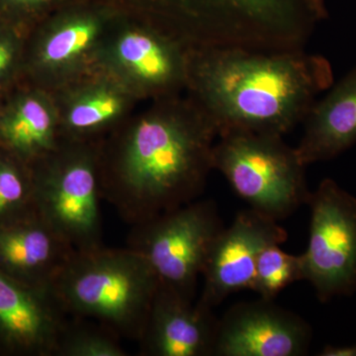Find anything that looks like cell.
Returning <instances> with one entry per match:
<instances>
[{
  "instance_id": "cell-8",
  "label": "cell",
  "mask_w": 356,
  "mask_h": 356,
  "mask_svg": "<svg viewBox=\"0 0 356 356\" xmlns=\"http://www.w3.org/2000/svg\"><path fill=\"white\" fill-rule=\"evenodd\" d=\"M98 46L92 69L123 84L136 97L175 95L188 81L189 49L143 20L117 23Z\"/></svg>"
},
{
  "instance_id": "cell-16",
  "label": "cell",
  "mask_w": 356,
  "mask_h": 356,
  "mask_svg": "<svg viewBox=\"0 0 356 356\" xmlns=\"http://www.w3.org/2000/svg\"><path fill=\"white\" fill-rule=\"evenodd\" d=\"M62 139L92 140V136L120 120L135 95L102 70L92 69L58 88Z\"/></svg>"
},
{
  "instance_id": "cell-7",
  "label": "cell",
  "mask_w": 356,
  "mask_h": 356,
  "mask_svg": "<svg viewBox=\"0 0 356 356\" xmlns=\"http://www.w3.org/2000/svg\"><path fill=\"white\" fill-rule=\"evenodd\" d=\"M222 228L213 201L194 200L134 225L127 247L149 262L161 284L193 300L211 245Z\"/></svg>"
},
{
  "instance_id": "cell-21",
  "label": "cell",
  "mask_w": 356,
  "mask_h": 356,
  "mask_svg": "<svg viewBox=\"0 0 356 356\" xmlns=\"http://www.w3.org/2000/svg\"><path fill=\"white\" fill-rule=\"evenodd\" d=\"M280 245L274 243L264 248L255 266L252 290L270 301L289 285L304 280L301 255L288 254Z\"/></svg>"
},
{
  "instance_id": "cell-4",
  "label": "cell",
  "mask_w": 356,
  "mask_h": 356,
  "mask_svg": "<svg viewBox=\"0 0 356 356\" xmlns=\"http://www.w3.org/2000/svg\"><path fill=\"white\" fill-rule=\"evenodd\" d=\"M159 280L149 262L130 248L102 245L76 250L49 291L65 315L99 323L139 341Z\"/></svg>"
},
{
  "instance_id": "cell-24",
  "label": "cell",
  "mask_w": 356,
  "mask_h": 356,
  "mask_svg": "<svg viewBox=\"0 0 356 356\" xmlns=\"http://www.w3.org/2000/svg\"><path fill=\"white\" fill-rule=\"evenodd\" d=\"M320 356H356V344L353 346H325L318 353Z\"/></svg>"
},
{
  "instance_id": "cell-2",
  "label": "cell",
  "mask_w": 356,
  "mask_h": 356,
  "mask_svg": "<svg viewBox=\"0 0 356 356\" xmlns=\"http://www.w3.org/2000/svg\"><path fill=\"white\" fill-rule=\"evenodd\" d=\"M188 56L186 88L219 136L248 131L283 137L334 83L329 60L305 50L189 49Z\"/></svg>"
},
{
  "instance_id": "cell-25",
  "label": "cell",
  "mask_w": 356,
  "mask_h": 356,
  "mask_svg": "<svg viewBox=\"0 0 356 356\" xmlns=\"http://www.w3.org/2000/svg\"><path fill=\"white\" fill-rule=\"evenodd\" d=\"M314 10L317 13L320 20H324L327 17V7H325V0H310Z\"/></svg>"
},
{
  "instance_id": "cell-3",
  "label": "cell",
  "mask_w": 356,
  "mask_h": 356,
  "mask_svg": "<svg viewBox=\"0 0 356 356\" xmlns=\"http://www.w3.org/2000/svg\"><path fill=\"white\" fill-rule=\"evenodd\" d=\"M189 49L301 50L320 22L310 0H114Z\"/></svg>"
},
{
  "instance_id": "cell-19",
  "label": "cell",
  "mask_w": 356,
  "mask_h": 356,
  "mask_svg": "<svg viewBox=\"0 0 356 356\" xmlns=\"http://www.w3.org/2000/svg\"><path fill=\"white\" fill-rule=\"evenodd\" d=\"M34 212L31 165L0 147V226Z\"/></svg>"
},
{
  "instance_id": "cell-20",
  "label": "cell",
  "mask_w": 356,
  "mask_h": 356,
  "mask_svg": "<svg viewBox=\"0 0 356 356\" xmlns=\"http://www.w3.org/2000/svg\"><path fill=\"white\" fill-rule=\"evenodd\" d=\"M121 337L88 318H67L58 337L55 356H126Z\"/></svg>"
},
{
  "instance_id": "cell-13",
  "label": "cell",
  "mask_w": 356,
  "mask_h": 356,
  "mask_svg": "<svg viewBox=\"0 0 356 356\" xmlns=\"http://www.w3.org/2000/svg\"><path fill=\"white\" fill-rule=\"evenodd\" d=\"M67 318L49 290L0 273V355L55 356Z\"/></svg>"
},
{
  "instance_id": "cell-6",
  "label": "cell",
  "mask_w": 356,
  "mask_h": 356,
  "mask_svg": "<svg viewBox=\"0 0 356 356\" xmlns=\"http://www.w3.org/2000/svg\"><path fill=\"white\" fill-rule=\"evenodd\" d=\"M305 168L282 136L229 131L218 137L213 149V170L250 208L275 221L308 203Z\"/></svg>"
},
{
  "instance_id": "cell-5",
  "label": "cell",
  "mask_w": 356,
  "mask_h": 356,
  "mask_svg": "<svg viewBox=\"0 0 356 356\" xmlns=\"http://www.w3.org/2000/svg\"><path fill=\"white\" fill-rule=\"evenodd\" d=\"M31 166L40 216L79 252L102 247L99 145L63 139Z\"/></svg>"
},
{
  "instance_id": "cell-1",
  "label": "cell",
  "mask_w": 356,
  "mask_h": 356,
  "mask_svg": "<svg viewBox=\"0 0 356 356\" xmlns=\"http://www.w3.org/2000/svg\"><path fill=\"white\" fill-rule=\"evenodd\" d=\"M218 136L191 97L159 98L99 146L102 198L131 226L196 200L213 170Z\"/></svg>"
},
{
  "instance_id": "cell-12",
  "label": "cell",
  "mask_w": 356,
  "mask_h": 356,
  "mask_svg": "<svg viewBox=\"0 0 356 356\" xmlns=\"http://www.w3.org/2000/svg\"><path fill=\"white\" fill-rule=\"evenodd\" d=\"M311 339L306 321L261 298L236 304L219 320L213 356H302Z\"/></svg>"
},
{
  "instance_id": "cell-10",
  "label": "cell",
  "mask_w": 356,
  "mask_h": 356,
  "mask_svg": "<svg viewBox=\"0 0 356 356\" xmlns=\"http://www.w3.org/2000/svg\"><path fill=\"white\" fill-rule=\"evenodd\" d=\"M118 11L104 4L70 6L39 30L29 56L40 83L58 88L92 70L96 51Z\"/></svg>"
},
{
  "instance_id": "cell-22",
  "label": "cell",
  "mask_w": 356,
  "mask_h": 356,
  "mask_svg": "<svg viewBox=\"0 0 356 356\" xmlns=\"http://www.w3.org/2000/svg\"><path fill=\"white\" fill-rule=\"evenodd\" d=\"M22 40L16 25L0 18V84L6 83L21 64Z\"/></svg>"
},
{
  "instance_id": "cell-23",
  "label": "cell",
  "mask_w": 356,
  "mask_h": 356,
  "mask_svg": "<svg viewBox=\"0 0 356 356\" xmlns=\"http://www.w3.org/2000/svg\"><path fill=\"white\" fill-rule=\"evenodd\" d=\"M64 0H0V18L14 25L47 15Z\"/></svg>"
},
{
  "instance_id": "cell-11",
  "label": "cell",
  "mask_w": 356,
  "mask_h": 356,
  "mask_svg": "<svg viewBox=\"0 0 356 356\" xmlns=\"http://www.w3.org/2000/svg\"><path fill=\"white\" fill-rule=\"evenodd\" d=\"M286 240V229L275 220L252 208L238 212L211 245L199 303L213 310L233 293L252 290L259 255L268 245Z\"/></svg>"
},
{
  "instance_id": "cell-17",
  "label": "cell",
  "mask_w": 356,
  "mask_h": 356,
  "mask_svg": "<svg viewBox=\"0 0 356 356\" xmlns=\"http://www.w3.org/2000/svg\"><path fill=\"white\" fill-rule=\"evenodd\" d=\"M330 88L307 114L295 147L306 166L336 158L356 143V67Z\"/></svg>"
},
{
  "instance_id": "cell-18",
  "label": "cell",
  "mask_w": 356,
  "mask_h": 356,
  "mask_svg": "<svg viewBox=\"0 0 356 356\" xmlns=\"http://www.w3.org/2000/svg\"><path fill=\"white\" fill-rule=\"evenodd\" d=\"M55 97L41 88L18 93L0 108V147L31 163L62 140Z\"/></svg>"
},
{
  "instance_id": "cell-9",
  "label": "cell",
  "mask_w": 356,
  "mask_h": 356,
  "mask_svg": "<svg viewBox=\"0 0 356 356\" xmlns=\"http://www.w3.org/2000/svg\"><path fill=\"white\" fill-rule=\"evenodd\" d=\"M310 236L301 255L304 280L327 302L356 289V198L325 178L311 192Z\"/></svg>"
},
{
  "instance_id": "cell-14",
  "label": "cell",
  "mask_w": 356,
  "mask_h": 356,
  "mask_svg": "<svg viewBox=\"0 0 356 356\" xmlns=\"http://www.w3.org/2000/svg\"><path fill=\"white\" fill-rule=\"evenodd\" d=\"M159 283L144 332L143 356H213L218 322L212 309Z\"/></svg>"
},
{
  "instance_id": "cell-15",
  "label": "cell",
  "mask_w": 356,
  "mask_h": 356,
  "mask_svg": "<svg viewBox=\"0 0 356 356\" xmlns=\"http://www.w3.org/2000/svg\"><path fill=\"white\" fill-rule=\"evenodd\" d=\"M76 250L38 212L0 226V273L49 290Z\"/></svg>"
}]
</instances>
